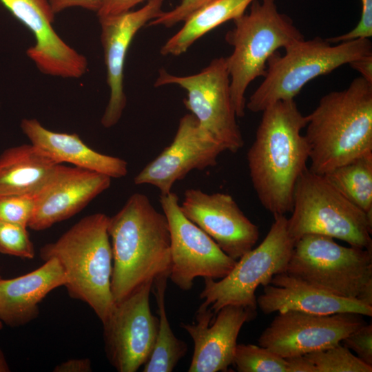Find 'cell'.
<instances>
[{"label":"cell","mask_w":372,"mask_h":372,"mask_svg":"<svg viewBox=\"0 0 372 372\" xmlns=\"http://www.w3.org/2000/svg\"><path fill=\"white\" fill-rule=\"evenodd\" d=\"M352 203L372 218V152L324 174Z\"/></svg>","instance_id":"484cf974"},{"label":"cell","mask_w":372,"mask_h":372,"mask_svg":"<svg viewBox=\"0 0 372 372\" xmlns=\"http://www.w3.org/2000/svg\"><path fill=\"white\" fill-rule=\"evenodd\" d=\"M10 368L0 347V372H9Z\"/></svg>","instance_id":"f35d334b"},{"label":"cell","mask_w":372,"mask_h":372,"mask_svg":"<svg viewBox=\"0 0 372 372\" xmlns=\"http://www.w3.org/2000/svg\"><path fill=\"white\" fill-rule=\"evenodd\" d=\"M365 364L372 366V325L366 323L350 333L342 341Z\"/></svg>","instance_id":"4dcf8cb0"},{"label":"cell","mask_w":372,"mask_h":372,"mask_svg":"<svg viewBox=\"0 0 372 372\" xmlns=\"http://www.w3.org/2000/svg\"><path fill=\"white\" fill-rule=\"evenodd\" d=\"M1 278V274H0V278Z\"/></svg>","instance_id":"60d3db41"},{"label":"cell","mask_w":372,"mask_h":372,"mask_svg":"<svg viewBox=\"0 0 372 372\" xmlns=\"http://www.w3.org/2000/svg\"><path fill=\"white\" fill-rule=\"evenodd\" d=\"M362 13L357 25L342 35L327 39L331 43H338L357 39H369L372 37V0H360Z\"/></svg>","instance_id":"d6a6232c"},{"label":"cell","mask_w":372,"mask_h":372,"mask_svg":"<svg viewBox=\"0 0 372 372\" xmlns=\"http://www.w3.org/2000/svg\"><path fill=\"white\" fill-rule=\"evenodd\" d=\"M177 85L187 92L185 107L225 151L236 153L244 146L225 57L213 59L200 72L188 76L174 75L162 69L154 85Z\"/></svg>","instance_id":"30bf717a"},{"label":"cell","mask_w":372,"mask_h":372,"mask_svg":"<svg viewBox=\"0 0 372 372\" xmlns=\"http://www.w3.org/2000/svg\"><path fill=\"white\" fill-rule=\"evenodd\" d=\"M67 277L56 258L12 279L0 278V320L11 327L26 325L39 314V304L54 289L64 286Z\"/></svg>","instance_id":"44dd1931"},{"label":"cell","mask_w":372,"mask_h":372,"mask_svg":"<svg viewBox=\"0 0 372 372\" xmlns=\"http://www.w3.org/2000/svg\"><path fill=\"white\" fill-rule=\"evenodd\" d=\"M255 0H211L186 20L182 28L161 49L163 55L178 56L199 38L225 22L243 14Z\"/></svg>","instance_id":"cb8c5ba5"},{"label":"cell","mask_w":372,"mask_h":372,"mask_svg":"<svg viewBox=\"0 0 372 372\" xmlns=\"http://www.w3.org/2000/svg\"><path fill=\"white\" fill-rule=\"evenodd\" d=\"M307 117L304 136L312 172L324 175L372 152V84L362 77L323 96Z\"/></svg>","instance_id":"3957f363"},{"label":"cell","mask_w":372,"mask_h":372,"mask_svg":"<svg viewBox=\"0 0 372 372\" xmlns=\"http://www.w3.org/2000/svg\"><path fill=\"white\" fill-rule=\"evenodd\" d=\"M21 128L31 144L58 163H69L111 178H122L127 174V163L125 160L94 150L76 134L51 131L36 118H23Z\"/></svg>","instance_id":"7402d4cb"},{"label":"cell","mask_w":372,"mask_h":372,"mask_svg":"<svg viewBox=\"0 0 372 372\" xmlns=\"http://www.w3.org/2000/svg\"><path fill=\"white\" fill-rule=\"evenodd\" d=\"M108 221L103 213L88 215L39 250L43 260L54 258L59 261L67 277L64 287L68 295L87 304L101 322L114 304Z\"/></svg>","instance_id":"277c9868"},{"label":"cell","mask_w":372,"mask_h":372,"mask_svg":"<svg viewBox=\"0 0 372 372\" xmlns=\"http://www.w3.org/2000/svg\"><path fill=\"white\" fill-rule=\"evenodd\" d=\"M165 0H148L140 9L99 18L101 42L107 70L110 98L101 118L104 127L114 126L126 106L123 76L126 55L138 31L162 12Z\"/></svg>","instance_id":"ac0fdd59"},{"label":"cell","mask_w":372,"mask_h":372,"mask_svg":"<svg viewBox=\"0 0 372 372\" xmlns=\"http://www.w3.org/2000/svg\"><path fill=\"white\" fill-rule=\"evenodd\" d=\"M111 180L94 171L58 164L34 196V209L28 227L42 231L73 216L108 189Z\"/></svg>","instance_id":"e0dca14e"},{"label":"cell","mask_w":372,"mask_h":372,"mask_svg":"<svg viewBox=\"0 0 372 372\" xmlns=\"http://www.w3.org/2000/svg\"><path fill=\"white\" fill-rule=\"evenodd\" d=\"M232 364L238 372H287L286 359L251 344L236 345Z\"/></svg>","instance_id":"4316f807"},{"label":"cell","mask_w":372,"mask_h":372,"mask_svg":"<svg viewBox=\"0 0 372 372\" xmlns=\"http://www.w3.org/2000/svg\"><path fill=\"white\" fill-rule=\"evenodd\" d=\"M3 328V322L0 320V330Z\"/></svg>","instance_id":"ab89813d"},{"label":"cell","mask_w":372,"mask_h":372,"mask_svg":"<svg viewBox=\"0 0 372 372\" xmlns=\"http://www.w3.org/2000/svg\"><path fill=\"white\" fill-rule=\"evenodd\" d=\"M0 253L32 259L34 247L27 227L0 220Z\"/></svg>","instance_id":"f1b7e54d"},{"label":"cell","mask_w":372,"mask_h":372,"mask_svg":"<svg viewBox=\"0 0 372 372\" xmlns=\"http://www.w3.org/2000/svg\"><path fill=\"white\" fill-rule=\"evenodd\" d=\"M285 272L330 293L372 305V249L306 234L296 240Z\"/></svg>","instance_id":"ba28073f"},{"label":"cell","mask_w":372,"mask_h":372,"mask_svg":"<svg viewBox=\"0 0 372 372\" xmlns=\"http://www.w3.org/2000/svg\"><path fill=\"white\" fill-rule=\"evenodd\" d=\"M349 65L361 74V77L372 84V54L355 59Z\"/></svg>","instance_id":"8d00e7d4"},{"label":"cell","mask_w":372,"mask_h":372,"mask_svg":"<svg viewBox=\"0 0 372 372\" xmlns=\"http://www.w3.org/2000/svg\"><path fill=\"white\" fill-rule=\"evenodd\" d=\"M114 302L127 297L144 282L169 273L170 233L164 213L148 196L132 194L122 208L109 217Z\"/></svg>","instance_id":"7a4b0ae2"},{"label":"cell","mask_w":372,"mask_h":372,"mask_svg":"<svg viewBox=\"0 0 372 372\" xmlns=\"http://www.w3.org/2000/svg\"><path fill=\"white\" fill-rule=\"evenodd\" d=\"M287 372H316L314 365L304 355L286 358Z\"/></svg>","instance_id":"74e56055"},{"label":"cell","mask_w":372,"mask_h":372,"mask_svg":"<svg viewBox=\"0 0 372 372\" xmlns=\"http://www.w3.org/2000/svg\"><path fill=\"white\" fill-rule=\"evenodd\" d=\"M291 212L287 226L295 240L306 234H320L372 249V218L324 175L313 173L308 167L296 185Z\"/></svg>","instance_id":"52a82bcc"},{"label":"cell","mask_w":372,"mask_h":372,"mask_svg":"<svg viewBox=\"0 0 372 372\" xmlns=\"http://www.w3.org/2000/svg\"><path fill=\"white\" fill-rule=\"evenodd\" d=\"M211 0H181L180 3L171 10L163 12L148 23L149 25L172 27L186 20L192 13Z\"/></svg>","instance_id":"1f68e13d"},{"label":"cell","mask_w":372,"mask_h":372,"mask_svg":"<svg viewBox=\"0 0 372 372\" xmlns=\"http://www.w3.org/2000/svg\"><path fill=\"white\" fill-rule=\"evenodd\" d=\"M34 209V196H0V220L28 227Z\"/></svg>","instance_id":"f546056e"},{"label":"cell","mask_w":372,"mask_h":372,"mask_svg":"<svg viewBox=\"0 0 372 372\" xmlns=\"http://www.w3.org/2000/svg\"><path fill=\"white\" fill-rule=\"evenodd\" d=\"M58 164L32 144L6 149L0 155V196H34Z\"/></svg>","instance_id":"603a6c76"},{"label":"cell","mask_w":372,"mask_h":372,"mask_svg":"<svg viewBox=\"0 0 372 372\" xmlns=\"http://www.w3.org/2000/svg\"><path fill=\"white\" fill-rule=\"evenodd\" d=\"M257 307L265 314L297 311L316 315L354 313L372 316V305L358 300L340 297L304 280L282 272L263 287L256 298Z\"/></svg>","instance_id":"ffe728a7"},{"label":"cell","mask_w":372,"mask_h":372,"mask_svg":"<svg viewBox=\"0 0 372 372\" xmlns=\"http://www.w3.org/2000/svg\"><path fill=\"white\" fill-rule=\"evenodd\" d=\"M169 273L154 279L152 289L157 304L158 326L152 353L143 372H171L187 352V344L174 334L165 309V291Z\"/></svg>","instance_id":"d4e9b609"},{"label":"cell","mask_w":372,"mask_h":372,"mask_svg":"<svg viewBox=\"0 0 372 372\" xmlns=\"http://www.w3.org/2000/svg\"><path fill=\"white\" fill-rule=\"evenodd\" d=\"M262 112L247 160L257 197L274 217L291 211L296 185L308 167L309 147L301 134L308 117L294 99L278 101Z\"/></svg>","instance_id":"6da1fadb"},{"label":"cell","mask_w":372,"mask_h":372,"mask_svg":"<svg viewBox=\"0 0 372 372\" xmlns=\"http://www.w3.org/2000/svg\"><path fill=\"white\" fill-rule=\"evenodd\" d=\"M256 315V311L238 305L225 306L214 315L209 307L200 305L195 322L180 324L194 344L188 371H227L233 363L242 327Z\"/></svg>","instance_id":"d6986e66"},{"label":"cell","mask_w":372,"mask_h":372,"mask_svg":"<svg viewBox=\"0 0 372 372\" xmlns=\"http://www.w3.org/2000/svg\"><path fill=\"white\" fill-rule=\"evenodd\" d=\"M285 51L268 59L264 80L246 103L250 111L262 112L278 101L294 99L311 80L372 54V43L369 39H357L332 45L316 37L298 41Z\"/></svg>","instance_id":"8992f818"},{"label":"cell","mask_w":372,"mask_h":372,"mask_svg":"<svg viewBox=\"0 0 372 372\" xmlns=\"http://www.w3.org/2000/svg\"><path fill=\"white\" fill-rule=\"evenodd\" d=\"M316 372H371L372 366L362 362L341 342L304 355Z\"/></svg>","instance_id":"83f0119b"},{"label":"cell","mask_w":372,"mask_h":372,"mask_svg":"<svg viewBox=\"0 0 372 372\" xmlns=\"http://www.w3.org/2000/svg\"><path fill=\"white\" fill-rule=\"evenodd\" d=\"M273 218L261 243L241 256L226 276L219 281L204 278L201 306L209 307L214 315L227 305L256 311V289L269 285L273 276L285 272L296 242L289 232L285 215Z\"/></svg>","instance_id":"9c48e42d"},{"label":"cell","mask_w":372,"mask_h":372,"mask_svg":"<svg viewBox=\"0 0 372 372\" xmlns=\"http://www.w3.org/2000/svg\"><path fill=\"white\" fill-rule=\"evenodd\" d=\"M92 371L91 360L89 358H74L57 364L54 372H90Z\"/></svg>","instance_id":"d590c367"},{"label":"cell","mask_w":372,"mask_h":372,"mask_svg":"<svg viewBox=\"0 0 372 372\" xmlns=\"http://www.w3.org/2000/svg\"><path fill=\"white\" fill-rule=\"evenodd\" d=\"M145 0H101L96 12L99 18L118 14L131 10L132 8Z\"/></svg>","instance_id":"836d02e7"},{"label":"cell","mask_w":372,"mask_h":372,"mask_svg":"<svg viewBox=\"0 0 372 372\" xmlns=\"http://www.w3.org/2000/svg\"><path fill=\"white\" fill-rule=\"evenodd\" d=\"M170 233L171 264L169 278L179 289L188 291L197 277L221 279L236 261L181 211L176 194L160 196Z\"/></svg>","instance_id":"8fae6325"},{"label":"cell","mask_w":372,"mask_h":372,"mask_svg":"<svg viewBox=\"0 0 372 372\" xmlns=\"http://www.w3.org/2000/svg\"><path fill=\"white\" fill-rule=\"evenodd\" d=\"M183 214L208 234L229 257L238 260L254 248L260 231L226 193L185 191L180 203Z\"/></svg>","instance_id":"9a60e30c"},{"label":"cell","mask_w":372,"mask_h":372,"mask_svg":"<svg viewBox=\"0 0 372 372\" xmlns=\"http://www.w3.org/2000/svg\"><path fill=\"white\" fill-rule=\"evenodd\" d=\"M149 280L114 307L102 322L105 351L118 372H136L149 359L156 338L158 318L152 314Z\"/></svg>","instance_id":"7c38bea8"},{"label":"cell","mask_w":372,"mask_h":372,"mask_svg":"<svg viewBox=\"0 0 372 372\" xmlns=\"http://www.w3.org/2000/svg\"><path fill=\"white\" fill-rule=\"evenodd\" d=\"M234 22L225 35L234 50L225 61L233 105L237 117H242L246 90L256 78L265 76L269 57L304 37L289 17L278 12L275 0L254 1L249 12Z\"/></svg>","instance_id":"5b68a950"},{"label":"cell","mask_w":372,"mask_h":372,"mask_svg":"<svg viewBox=\"0 0 372 372\" xmlns=\"http://www.w3.org/2000/svg\"><path fill=\"white\" fill-rule=\"evenodd\" d=\"M33 34L26 54L44 74L79 79L85 74L86 57L65 43L53 28L55 13L50 0H0Z\"/></svg>","instance_id":"2e32d148"},{"label":"cell","mask_w":372,"mask_h":372,"mask_svg":"<svg viewBox=\"0 0 372 372\" xmlns=\"http://www.w3.org/2000/svg\"><path fill=\"white\" fill-rule=\"evenodd\" d=\"M366 322L362 315H316L297 311L278 312L258 342L286 359L323 350L340 342Z\"/></svg>","instance_id":"4fadbf2b"},{"label":"cell","mask_w":372,"mask_h":372,"mask_svg":"<svg viewBox=\"0 0 372 372\" xmlns=\"http://www.w3.org/2000/svg\"><path fill=\"white\" fill-rule=\"evenodd\" d=\"M101 0H50L52 8L56 14L68 8H81L96 12Z\"/></svg>","instance_id":"e575fe53"},{"label":"cell","mask_w":372,"mask_h":372,"mask_svg":"<svg viewBox=\"0 0 372 372\" xmlns=\"http://www.w3.org/2000/svg\"><path fill=\"white\" fill-rule=\"evenodd\" d=\"M225 151L192 113L185 114L170 145L141 170L134 182L152 185L161 195L167 194L190 172L215 166Z\"/></svg>","instance_id":"5bb4252c"}]
</instances>
